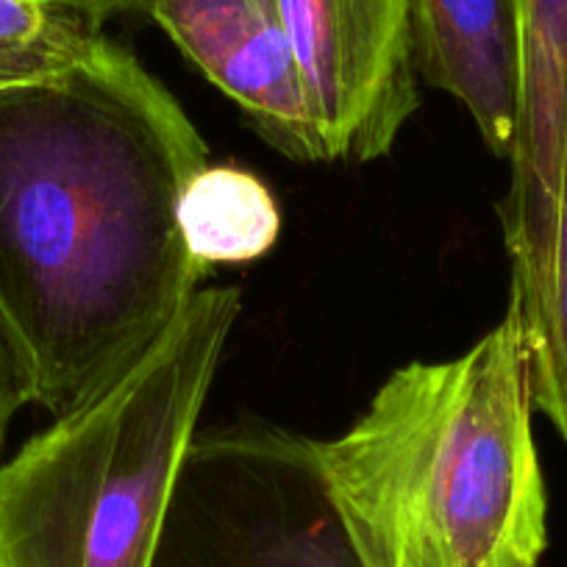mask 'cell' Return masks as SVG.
Returning a JSON list of instances; mask_svg holds the SVG:
<instances>
[{"label":"cell","instance_id":"1","mask_svg":"<svg viewBox=\"0 0 567 567\" xmlns=\"http://www.w3.org/2000/svg\"><path fill=\"white\" fill-rule=\"evenodd\" d=\"M206 165L178 97L109 37L68 73L0 90V307L53 420L123 375L200 290L178 204Z\"/></svg>","mask_w":567,"mask_h":567},{"label":"cell","instance_id":"2","mask_svg":"<svg viewBox=\"0 0 567 567\" xmlns=\"http://www.w3.org/2000/svg\"><path fill=\"white\" fill-rule=\"evenodd\" d=\"M517 303L462 357L398 368L318 443L359 567H537L548 489Z\"/></svg>","mask_w":567,"mask_h":567},{"label":"cell","instance_id":"3","mask_svg":"<svg viewBox=\"0 0 567 567\" xmlns=\"http://www.w3.org/2000/svg\"><path fill=\"white\" fill-rule=\"evenodd\" d=\"M239 312V290L200 287L123 375L0 467V567L154 565Z\"/></svg>","mask_w":567,"mask_h":567},{"label":"cell","instance_id":"4","mask_svg":"<svg viewBox=\"0 0 567 567\" xmlns=\"http://www.w3.org/2000/svg\"><path fill=\"white\" fill-rule=\"evenodd\" d=\"M151 567H359L318 443L259 417L195 434Z\"/></svg>","mask_w":567,"mask_h":567},{"label":"cell","instance_id":"5","mask_svg":"<svg viewBox=\"0 0 567 567\" xmlns=\"http://www.w3.org/2000/svg\"><path fill=\"white\" fill-rule=\"evenodd\" d=\"M329 162L390 154L420 106L409 0H281Z\"/></svg>","mask_w":567,"mask_h":567},{"label":"cell","instance_id":"6","mask_svg":"<svg viewBox=\"0 0 567 567\" xmlns=\"http://www.w3.org/2000/svg\"><path fill=\"white\" fill-rule=\"evenodd\" d=\"M145 14L272 151L301 165L329 162L281 0H148Z\"/></svg>","mask_w":567,"mask_h":567},{"label":"cell","instance_id":"7","mask_svg":"<svg viewBox=\"0 0 567 567\" xmlns=\"http://www.w3.org/2000/svg\"><path fill=\"white\" fill-rule=\"evenodd\" d=\"M517 9L520 90L509 189L498 212L512 292L534 303L554 259L567 159V0H517Z\"/></svg>","mask_w":567,"mask_h":567},{"label":"cell","instance_id":"8","mask_svg":"<svg viewBox=\"0 0 567 567\" xmlns=\"http://www.w3.org/2000/svg\"><path fill=\"white\" fill-rule=\"evenodd\" d=\"M417 75L467 109L487 151L509 162L520 90L517 0H409Z\"/></svg>","mask_w":567,"mask_h":567},{"label":"cell","instance_id":"9","mask_svg":"<svg viewBox=\"0 0 567 567\" xmlns=\"http://www.w3.org/2000/svg\"><path fill=\"white\" fill-rule=\"evenodd\" d=\"M178 226L195 261L248 265L261 259L281 234V212L270 187L237 165H206L178 204Z\"/></svg>","mask_w":567,"mask_h":567},{"label":"cell","instance_id":"10","mask_svg":"<svg viewBox=\"0 0 567 567\" xmlns=\"http://www.w3.org/2000/svg\"><path fill=\"white\" fill-rule=\"evenodd\" d=\"M523 337L534 409L554 423L567 445V159L548 284L537 307L523 318Z\"/></svg>","mask_w":567,"mask_h":567},{"label":"cell","instance_id":"11","mask_svg":"<svg viewBox=\"0 0 567 567\" xmlns=\"http://www.w3.org/2000/svg\"><path fill=\"white\" fill-rule=\"evenodd\" d=\"M25 403H34V375H31L23 342L14 334L7 312L0 307V451L7 443L14 414Z\"/></svg>","mask_w":567,"mask_h":567},{"label":"cell","instance_id":"12","mask_svg":"<svg viewBox=\"0 0 567 567\" xmlns=\"http://www.w3.org/2000/svg\"><path fill=\"white\" fill-rule=\"evenodd\" d=\"M45 3L81 9V12H90L109 20L114 14H145V3L148 0H45Z\"/></svg>","mask_w":567,"mask_h":567}]
</instances>
